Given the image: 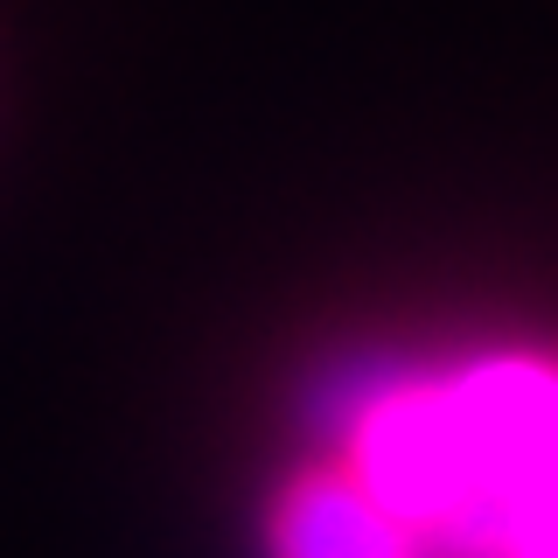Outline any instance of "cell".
I'll use <instances>...</instances> for the list:
<instances>
[{"instance_id":"cell-1","label":"cell","mask_w":558,"mask_h":558,"mask_svg":"<svg viewBox=\"0 0 558 558\" xmlns=\"http://www.w3.org/2000/svg\"><path fill=\"white\" fill-rule=\"evenodd\" d=\"M349 468L433 558H488L523 502L558 488V356L488 349L468 363H377L328 398Z\"/></svg>"},{"instance_id":"cell-2","label":"cell","mask_w":558,"mask_h":558,"mask_svg":"<svg viewBox=\"0 0 558 558\" xmlns=\"http://www.w3.org/2000/svg\"><path fill=\"white\" fill-rule=\"evenodd\" d=\"M272 558H433L349 468H314L272 502Z\"/></svg>"},{"instance_id":"cell-3","label":"cell","mask_w":558,"mask_h":558,"mask_svg":"<svg viewBox=\"0 0 558 558\" xmlns=\"http://www.w3.org/2000/svg\"><path fill=\"white\" fill-rule=\"evenodd\" d=\"M488 558H558V488H545L537 502H523Z\"/></svg>"}]
</instances>
